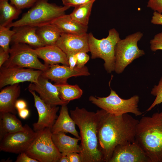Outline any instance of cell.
<instances>
[{
    "instance_id": "2",
    "label": "cell",
    "mask_w": 162,
    "mask_h": 162,
    "mask_svg": "<svg viewBox=\"0 0 162 162\" xmlns=\"http://www.w3.org/2000/svg\"><path fill=\"white\" fill-rule=\"evenodd\" d=\"M70 116L80 131L82 162H103L98 136V127L102 116L106 112L102 109L96 112L83 108L70 111Z\"/></svg>"
},
{
    "instance_id": "34",
    "label": "cell",
    "mask_w": 162,
    "mask_h": 162,
    "mask_svg": "<svg viewBox=\"0 0 162 162\" xmlns=\"http://www.w3.org/2000/svg\"><path fill=\"white\" fill-rule=\"evenodd\" d=\"M96 0H62L64 6L69 7H75L91 1L95 2Z\"/></svg>"
},
{
    "instance_id": "14",
    "label": "cell",
    "mask_w": 162,
    "mask_h": 162,
    "mask_svg": "<svg viewBox=\"0 0 162 162\" xmlns=\"http://www.w3.org/2000/svg\"><path fill=\"white\" fill-rule=\"evenodd\" d=\"M48 80L40 75L38 83L31 82L29 85L28 87L29 91L37 92L46 103L52 106L67 105L68 103L60 99L57 87Z\"/></svg>"
},
{
    "instance_id": "12",
    "label": "cell",
    "mask_w": 162,
    "mask_h": 162,
    "mask_svg": "<svg viewBox=\"0 0 162 162\" xmlns=\"http://www.w3.org/2000/svg\"><path fill=\"white\" fill-rule=\"evenodd\" d=\"M109 162H151L136 140L117 146Z\"/></svg>"
},
{
    "instance_id": "39",
    "label": "cell",
    "mask_w": 162,
    "mask_h": 162,
    "mask_svg": "<svg viewBox=\"0 0 162 162\" xmlns=\"http://www.w3.org/2000/svg\"><path fill=\"white\" fill-rule=\"evenodd\" d=\"M67 57L69 67L71 68H74L76 66L77 63V58L76 54L71 55Z\"/></svg>"
},
{
    "instance_id": "11",
    "label": "cell",
    "mask_w": 162,
    "mask_h": 162,
    "mask_svg": "<svg viewBox=\"0 0 162 162\" xmlns=\"http://www.w3.org/2000/svg\"><path fill=\"white\" fill-rule=\"evenodd\" d=\"M0 88L6 86L29 82L38 83L42 71L28 68H0Z\"/></svg>"
},
{
    "instance_id": "22",
    "label": "cell",
    "mask_w": 162,
    "mask_h": 162,
    "mask_svg": "<svg viewBox=\"0 0 162 162\" xmlns=\"http://www.w3.org/2000/svg\"><path fill=\"white\" fill-rule=\"evenodd\" d=\"M53 141L62 155H67L71 152L80 153L81 151L80 145L78 142L80 139L73 138L66 135L64 133L52 134Z\"/></svg>"
},
{
    "instance_id": "18",
    "label": "cell",
    "mask_w": 162,
    "mask_h": 162,
    "mask_svg": "<svg viewBox=\"0 0 162 162\" xmlns=\"http://www.w3.org/2000/svg\"><path fill=\"white\" fill-rule=\"evenodd\" d=\"M13 28L15 32L11 42L13 44H24L35 48L45 46L37 34V27L23 26Z\"/></svg>"
},
{
    "instance_id": "15",
    "label": "cell",
    "mask_w": 162,
    "mask_h": 162,
    "mask_svg": "<svg viewBox=\"0 0 162 162\" xmlns=\"http://www.w3.org/2000/svg\"><path fill=\"white\" fill-rule=\"evenodd\" d=\"M90 74L85 66L71 68L69 66L56 64L50 65L46 70L42 71L41 75L56 83L67 82V80L72 77L88 76Z\"/></svg>"
},
{
    "instance_id": "40",
    "label": "cell",
    "mask_w": 162,
    "mask_h": 162,
    "mask_svg": "<svg viewBox=\"0 0 162 162\" xmlns=\"http://www.w3.org/2000/svg\"><path fill=\"white\" fill-rule=\"evenodd\" d=\"M27 106L26 102L21 99L17 100L15 104V107L17 110L26 108Z\"/></svg>"
},
{
    "instance_id": "19",
    "label": "cell",
    "mask_w": 162,
    "mask_h": 162,
    "mask_svg": "<svg viewBox=\"0 0 162 162\" xmlns=\"http://www.w3.org/2000/svg\"><path fill=\"white\" fill-rule=\"evenodd\" d=\"M21 92L19 83L8 85L0 92V112L16 113L15 104Z\"/></svg>"
},
{
    "instance_id": "7",
    "label": "cell",
    "mask_w": 162,
    "mask_h": 162,
    "mask_svg": "<svg viewBox=\"0 0 162 162\" xmlns=\"http://www.w3.org/2000/svg\"><path fill=\"white\" fill-rule=\"evenodd\" d=\"M49 128L38 132L37 136L25 152L40 162H58L62 155L54 143Z\"/></svg>"
},
{
    "instance_id": "31",
    "label": "cell",
    "mask_w": 162,
    "mask_h": 162,
    "mask_svg": "<svg viewBox=\"0 0 162 162\" xmlns=\"http://www.w3.org/2000/svg\"><path fill=\"white\" fill-rule=\"evenodd\" d=\"M151 50L153 52L158 50H162V32L156 34L150 40Z\"/></svg>"
},
{
    "instance_id": "17",
    "label": "cell",
    "mask_w": 162,
    "mask_h": 162,
    "mask_svg": "<svg viewBox=\"0 0 162 162\" xmlns=\"http://www.w3.org/2000/svg\"><path fill=\"white\" fill-rule=\"evenodd\" d=\"M31 50L47 65L62 64L69 66L66 54L56 45H46L33 49Z\"/></svg>"
},
{
    "instance_id": "4",
    "label": "cell",
    "mask_w": 162,
    "mask_h": 162,
    "mask_svg": "<svg viewBox=\"0 0 162 162\" xmlns=\"http://www.w3.org/2000/svg\"><path fill=\"white\" fill-rule=\"evenodd\" d=\"M70 8L49 3L48 0H38L21 18L8 27L29 26L38 28L51 24L56 18L65 14Z\"/></svg>"
},
{
    "instance_id": "20",
    "label": "cell",
    "mask_w": 162,
    "mask_h": 162,
    "mask_svg": "<svg viewBox=\"0 0 162 162\" xmlns=\"http://www.w3.org/2000/svg\"><path fill=\"white\" fill-rule=\"evenodd\" d=\"M75 124L74 121L69 114L67 105H63L61 107L59 116L50 130L52 134L61 132L68 133L80 139L75 128Z\"/></svg>"
},
{
    "instance_id": "37",
    "label": "cell",
    "mask_w": 162,
    "mask_h": 162,
    "mask_svg": "<svg viewBox=\"0 0 162 162\" xmlns=\"http://www.w3.org/2000/svg\"><path fill=\"white\" fill-rule=\"evenodd\" d=\"M10 57V53L0 47V68Z\"/></svg>"
},
{
    "instance_id": "24",
    "label": "cell",
    "mask_w": 162,
    "mask_h": 162,
    "mask_svg": "<svg viewBox=\"0 0 162 162\" xmlns=\"http://www.w3.org/2000/svg\"><path fill=\"white\" fill-rule=\"evenodd\" d=\"M9 0H0V26H8L21 13L19 9L9 3Z\"/></svg>"
},
{
    "instance_id": "42",
    "label": "cell",
    "mask_w": 162,
    "mask_h": 162,
    "mask_svg": "<svg viewBox=\"0 0 162 162\" xmlns=\"http://www.w3.org/2000/svg\"><path fill=\"white\" fill-rule=\"evenodd\" d=\"M58 162H70V161L67 155H62Z\"/></svg>"
},
{
    "instance_id": "30",
    "label": "cell",
    "mask_w": 162,
    "mask_h": 162,
    "mask_svg": "<svg viewBox=\"0 0 162 162\" xmlns=\"http://www.w3.org/2000/svg\"><path fill=\"white\" fill-rule=\"evenodd\" d=\"M10 3L19 9L31 8L38 0H9Z\"/></svg>"
},
{
    "instance_id": "23",
    "label": "cell",
    "mask_w": 162,
    "mask_h": 162,
    "mask_svg": "<svg viewBox=\"0 0 162 162\" xmlns=\"http://www.w3.org/2000/svg\"><path fill=\"white\" fill-rule=\"evenodd\" d=\"M26 126L15 114L9 112L0 113V140L7 134L24 131Z\"/></svg>"
},
{
    "instance_id": "3",
    "label": "cell",
    "mask_w": 162,
    "mask_h": 162,
    "mask_svg": "<svg viewBox=\"0 0 162 162\" xmlns=\"http://www.w3.org/2000/svg\"><path fill=\"white\" fill-rule=\"evenodd\" d=\"M135 138L151 162H162V111L142 117L136 127Z\"/></svg>"
},
{
    "instance_id": "13",
    "label": "cell",
    "mask_w": 162,
    "mask_h": 162,
    "mask_svg": "<svg viewBox=\"0 0 162 162\" xmlns=\"http://www.w3.org/2000/svg\"><path fill=\"white\" fill-rule=\"evenodd\" d=\"M29 92L34 97V106L38 115L37 122L33 124V130L38 132L46 128L51 129L58 118L56 113L59 110V107L46 104L36 94L35 92Z\"/></svg>"
},
{
    "instance_id": "8",
    "label": "cell",
    "mask_w": 162,
    "mask_h": 162,
    "mask_svg": "<svg viewBox=\"0 0 162 162\" xmlns=\"http://www.w3.org/2000/svg\"><path fill=\"white\" fill-rule=\"evenodd\" d=\"M142 36L141 32H136L118 42L115 49L114 70L117 74L122 73L134 60L145 54L144 51L140 49L137 46L138 42Z\"/></svg>"
},
{
    "instance_id": "16",
    "label": "cell",
    "mask_w": 162,
    "mask_h": 162,
    "mask_svg": "<svg viewBox=\"0 0 162 162\" xmlns=\"http://www.w3.org/2000/svg\"><path fill=\"white\" fill-rule=\"evenodd\" d=\"M56 45L67 56L80 52H90L87 33L80 35L62 33Z\"/></svg>"
},
{
    "instance_id": "10",
    "label": "cell",
    "mask_w": 162,
    "mask_h": 162,
    "mask_svg": "<svg viewBox=\"0 0 162 162\" xmlns=\"http://www.w3.org/2000/svg\"><path fill=\"white\" fill-rule=\"evenodd\" d=\"M23 131L5 134L0 140L1 151L20 154L25 152L36 138L38 132L35 131L27 124Z\"/></svg>"
},
{
    "instance_id": "25",
    "label": "cell",
    "mask_w": 162,
    "mask_h": 162,
    "mask_svg": "<svg viewBox=\"0 0 162 162\" xmlns=\"http://www.w3.org/2000/svg\"><path fill=\"white\" fill-rule=\"evenodd\" d=\"M36 33L45 46L56 45L62 33L52 24L38 27Z\"/></svg>"
},
{
    "instance_id": "36",
    "label": "cell",
    "mask_w": 162,
    "mask_h": 162,
    "mask_svg": "<svg viewBox=\"0 0 162 162\" xmlns=\"http://www.w3.org/2000/svg\"><path fill=\"white\" fill-rule=\"evenodd\" d=\"M152 23L162 25V14L154 11L151 20Z\"/></svg>"
},
{
    "instance_id": "9",
    "label": "cell",
    "mask_w": 162,
    "mask_h": 162,
    "mask_svg": "<svg viewBox=\"0 0 162 162\" xmlns=\"http://www.w3.org/2000/svg\"><path fill=\"white\" fill-rule=\"evenodd\" d=\"M31 46L26 44H13L10 48V57L2 66L45 70L50 65L42 64L36 54L31 50Z\"/></svg>"
},
{
    "instance_id": "32",
    "label": "cell",
    "mask_w": 162,
    "mask_h": 162,
    "mask_svg": "<svg viewBox=\"0 0 162 162\" xmlns=\"http://www.w3.org/2000/svg\"><path fill=\"white\" fill-rule=\"evenodd\" d=\"M77 58L76 67L82 68L85 66V65L89 61L90 57L86 52H80L76 54Z\"/></svg>"
},
{
    "instance_id": "21",
    "label": "cell",
    "mask_w": 162,
    "mask_h": 162,
    "mask_svg": "<svg viewBox=\"0 0 162 162\" xmlns=\"http://www.w3.org/2000/svg\"><path fill=\"white\" fill-rule=\"evenodd\" d=\"M51 24L57 27L62 33L80 35L87 34L88 26L82 25L75 21L69 14H65L59 16Z\"/></svg>"
},
{
    "instance_id": "29",
    "label": "cell",
    "mask_w": 162,
    "mask_h": 162,
    "mask_svg": "<svg viewBox=\"0 0 162 162\" xmlns=\"http://www.w3.org/2000/svg\"><path fill=\"white\" fill-rule=\"evenodd\" d=\"M151 93L155 96L156 98L152 104L146 110L147 111H150L156 105L162 103V76L158 85L154 86Z\"/></svg>"
},
{
    "instance_id": "33",
    "label": "cell",
    "mask_w": 162,
    "mask_h": 162,
    "mask_svg": "<svg viewBox=\"0 0 162 162\" xmlns=\"http://www.w3.org/2000/svg\"><path fill=\"white\" fill-rule=\"evenodd\" d=\"M147 6L162 14V0H148Z\"/></svg>"
},
{
    "instance_id": "27",
    "label": "cell",
    "mask_w": 162,
    "mask_h": 162,
    "mask_svg": "<svg viewBox=\"0 0 162 162\" xmlns=\"http://www.w3.org/2000/svg\"><path fill=\"white\" fill-rule=\"evenodd\" d=\"M91 1L75 7L69 15L71 18L79 23L88 26L94 2Z\"/></svg>"
},
{
    "instance_id": "1",
    "label": "cell",
    "mask_w": 162,
    "mask_h": 162,
    "mask_svg": "<svg viewBox=\"0 0 162 162\" xmlns=\"http://www.w3.org/2000/svg\"><path fill=\"white\" fill-rule=\"evenodd\" d=\"M139 121L128 113L116 116L106 112L102 116L98 125V136L103 162H109L118 145L135 141Z\"/></svg>"
},
{
    "instance_id": "28",
    "label": "cell",
    "mask_w": 162,
    "mask_h": 162,
    "mask_svg": "<svg viewBox=\"0 0 162 162\" xmlns=\"http://www.w3.org/2000/svg\"><path fill=\"white\" fill-rule=\"evenodd\" d=\"M10 27L0 26V46L4 50L9 52L10 43L12 37L15 33L13 30H10Z\"/></svg>"
},
{
    "instance_id": "6",
    "label": "cell",
    "mask_w": 162,
    "mask_h": 162,
    "mask_svg": "<svg viewBox=\"0 0 162 162\" xmlns=\"http://www.w3.org/2000/svg\"><path fill=\"white\" fill-rule=\"evenodd\" d=\"M89 100L107 112L116 116L131 113L138 116L142 114L138 108L139 97L137 95H134L128 99H123L111 89L110 94L108 96L99 97L91 96Z\"/></svg>"
},
{
    "instance_id": "26",
    "label": "cell",
    "mask_w": 162,
    "mask_h": 162,
    "mask_svg": "<svg viewBox=\"0 0 162 162\" xmlns=\"http://www.w3.org/2000/svg\"><path fill=\"white\" fill-rule=\"evenodd\" d=\"M54 84L58 89L60 99L68 103L71 100L79 98L83 93L82 90L77 85H70L67 82H56Z\"/></svg>"
},
{
    "instance_id": "41",
    "label": "cell",
    "mask_w": 162,
    "mask_h": 162,
    "mask_svg": "<svg viewBox=\"0 0 162 162\" xmlns=\"http://www.w3.org/2000/svg\"><path fill=\"white\" fill-rule=\"evenodd\" d=\"M17 111L19 116L22 119H26L29 115V110L26 108L18 110Z\"/></svg>"
},
{
    "instance_id": "5",
    "label": "cell",
    "mask_w": 162,
    "mask_h": 162,
    "mask_svg": "<svg viewBox=\"0 0 162 162\" xmlns=\"http://www.w3.org/2000/svg\"><path fill=\"white\" fill-rule=\"evenodd\" d=\"M88 39L92 58L103 59L105 69L108 73L114 71L115 47L121 39L117 30L114 28L110 30L108 36L101 39L96 38L90 33L88 34Z\"/></svg>"
},
{
    "instance_id": "38",
    "label": "cell",
    "mask_w": 162,
    "mask_h": 162,
    "mask_svg": "<svg viewBox=\"0 0 162 162\" xmlns=\"http://www.w3.org/2000/svg\"><path fill=\"white\" fill-rule=\"evenodd\" d=\"M76 152H71L67 155L70 162H82L81 158L80 153Z\"/></svg>"
},
{
    "instance_id": "35",
    "label": "cell",
    "mask_w": 162,
    "mask_h": 162,
    "mask_svg": "<svg viewBox=\"0 0 162 162\" xmlns=\"http://www.w3.org/2000/svg\"><path fill=\"white\" fill-rule=\"evenodd\" d=\"M15 162H39L38 160L29 157L25 152L19 154Z\"/></svg>"
}]
</instances>
